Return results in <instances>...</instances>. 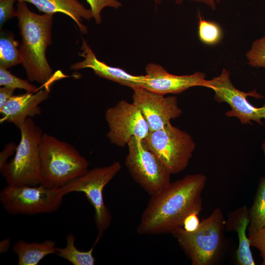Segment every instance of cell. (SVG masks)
<instances>
[{"label": "cell", "mask_w": 265, "mask_h": 265, "mask_svg": "<svg viewBox=\"0 0 265 265\" xmlns=\"http://www.w3.org/2000/svg\"><path fill=\"white\" fill-rule=\"evenodd\" d=\"M133 91L132 103L140 110L148 124L150 132L162 129L171 120L179 117L182 113L175 96L164 97L144 88Z\"/></svg>", "instance_id": "obj_12"}, {"label": "cell", "mask_w": 265, "mask_h": 265, "mask_svg": "<svg viewBox=\"0 0 265 265\" xmlns=\"http://www.w3.org/2000/svg\"><path fill=\"white\" fill-rule=\"evenodd\" d=\"M11 245V239L10 238H6L1 240L0 242V253L6 252Z\"/></svg>", "instance_id": "obj_32"}, {"label": "cell", "mask_w": 265, "mask_h": 265, "mask_svg": "<svg viewBox=\"0 0 265 265\" xmlns=\"http://www.w3.org/2000/svg\"><path fill=\"white\" fill-rule=\"evenodd\" d=\"M19 42L12 33L1 32L0 38V66L8 69L21 64L22 57Z\"/></svg>", "instance_id": "obj_21"}, {"label": "cell", "mask_w": 265, "mask_h": 265, "mask_svg": "<svg viewBox=\"0 0 265 265\" xmlns=\"http://www.w3.org/2000/svg\"><path fill=\"white\" fill-rule=\"evenodd\" d=\"M225 222L222 210L217 208L200 221L196 230L187 232L182 227L171 234L192 265H213L225 247Z\"/></svg>", "instance_id": "obj_4"}, {"label": "cell", "mask_w": 265, "mask_h": 265, "mask_svg": "<svg viewBox=\"0 0 265 265\" xmlns=\"http://www.w3.org/2000/svg\"><path fill=\"white\" fill-rule=\"evenodd\" d=\"M251 246L257 249L262 259V265H265V227L248 232Z\"/></svg>", "instance_id": "obj_26"}, {"label": "cell", "mask_w": 265, "mask_h": 265, "mask_svg": "<svg viewBox=\"0 0 265 265\" xmlns=\"http://www.w3.org/2000/svg\"><path fill=\"white\" fill-rule=\"evenodd\" d=\"M246 57L251 67L265 68V35L253 42Z\"/></svg>", "instance_id": "obj_24"}, {"label": "cell", "mask_w": 265, "mask_h": 265, "mask_svg": "<svg viewBox=\"0 0 265 265\" xmlns=\"http://www.w3.org/2000/svg\"><path fill=\"white\" fill-rule=\"evenodd\" d=\"M248 232L265 227V177L259 181L252 206L249 209Z\"/></svg>", "instance_id": "obj_20"}, {"label": "cell", "mask_w": 265, "mask_h": 265, "mask_svg": "<svg viewBox=\"0 0 265 265\" xmlns=\"http://www.w3.org/2000/svg\"><path fill=\"white\" fill-rule=\"evenodd\" d=\"M156 4H159L161 0H153ZM177 4H180L185 0H175ZM192 1L201 2L206 4L210 6L212 9L215 10L216 8V3L214 0H188Z\"/></svg>", "instance_id": "obj_31"}, {"label": "cell", "mask_w": 265, "mask_h": 265, "mask_svg": "<svg viewBox=\"0 0 265 265\" xmlns=\"http://www.w3.org/2000/svg\"><path fill=\"white\" fill-rule=\"evenodd\" d=\"M204 87L214 91V99L216 102L229 105L230 109L225 113L228 117H236L243 125H252V121L264 125L262 120L265 119V102L262 106L258 107L247 100L249 96L262 99L263 96L256 89L246 92L237 89L233 85L228 70L223 69L219 76L206 80Z\"/></svg>", "instance_id": "obj_10"}, {"label": "cell", "mask_w": 265, "mask_h": 265, "mask_svg": "<svg viewBox=\"0 0 265 265\" xmlns=\"http://www.w3.org/2000/svg\"><path fill=\"white\" fill-rule=\"evenodd\" d=\"M86 1L90 7L93 18L97 24H100L102 22L101 13L104 8L118 9L122 6V3L118 0H86Z\"/></svg>", "instance_id": "obj_25"}, {"label": "cell", "mask_w": 265, "mask_h": 265, "mask_svg": "<svg viewBox=\"0 0 265 265\" xmlns=\"http://www.w3.org/2000/svg\"><path fill=\"white\" fill-rule=\"evenodd\" d=\"M80 49L82 52L80 55L83 59L81 61L72 64L70 67L71 69L78 70L90 68L96 75L120 85L129 87L133 90L144 88L145 75H133L120 68L110 66L100 61L83 38Z\"/></svg>", "instance_id": "obj_14"}, {"label": "cell", "mask_w": 265, "mask_h": 265, "mask_svg": "<svg viewBox=\"0 0 265 265\" xmlns=\"http://www.w3.org/2000/svg\"><path fill=\"white\" fill-rule=\"evenodd\" d=\"M0 85L15 89H24L29 92H35L39 89L27 80L13 75L7 69L1 66H0Z\"/></svg>", "instance_id": "obj_23"}, {"label": "cell", "mask_w": 265, "mask_h": 265, "mask_svg": "<svg viewBox=\"0 0 265 265\" xmlns=\"http://www.w3.org/2000/svg\"><path fill=\"white\" fill-rule=\"evenodd\" d=\"M196 213H192L187 215L184 220L183 228L187 232H193L196 230L200 223Z\"/></svg>", "instance_id": "obj_28"}, {"label": "cell", "mask_w": 265, "mask_h": 265, "mask_svg": "<svg viewBox=\"0 0 265 265\" xmlns=\"http://www.w3.org/2000/svg\"><path fill=\"white\" fill-rule=\"evenodd\" d=\"M207 178L202 173L189 174L171 183L151 195L136 228L139 235L171 234L183 227L186 217L202 210V194Z\"/></svg>", "instance_id": "obj_1"}, {"label": "cell", "mask_w": 265, "mask_h": 265, "mask_svg": "<svg viewBox=\"0 0 265 265\" xmlns=\"http://www.w3.org/2000/svg\"><path fill=\"white\" fill-rule=\"evenodd\" d=\"M53 16L37 14L29 9L25 2H18L17 4L16 17L21 37V64L28 80L43 85L60 77L53 74L46 56L47 48L52 43Z\"/></svg>", "instance_id": "obj_2"}, {"label": "cell", "mask_w": 265, "mask_h": 265, "mask_svg": "<svg viewBox=\"0 0 265 265\" xmlns=\"http://www.w3.org/2000/svg\"><path fill=\"white\" fill-rule=\"evenodd\" d=\"M21 138L14 157L0 169L9 185L41 184L39 145L43 132L31 117L19 128Z\"/></svg>", "instance_id": "obj_5"}, {"label": "cell", "mask_w": 265, "mask_h": 265, "mask_svg": "<svg viewBox=\"0 0 265 265\" xmlns=\"http://www.w3.org/2000/svg\"><path fill=\"white\" fill-rule=\"evenodd\" d=\"M17 146V145L13 143L5 145L3 150L0 153V169L8 162V158L15 154Z\"/></svg>", "instance_id": "obj_29"}, {"label": "cell", "mask_w": 265, "mask_h": 265, "mask_svg": "<svg viewBox=\"0 0 265 265\" xmlns=\"http://www.w3.org/2000/svg\"><path fill=\"white\" fill-rule=\"evenodd\" d=\"M250 223L249 209L244 206L228 213L225 229L235 232L238 238L236 261L238 265H255L247 229Z\"/></svg>", "instance_id": "obj_16"}, {"label": "cell", "mask_w": 265, "mask_h": 265, "mask_svg": "<svg viewBox=\"0 0 265 265\" xmlns=\"http://www.w3.org/2000/svg\"><path fill=\"white\" fill-rule=\"evenodd\" d=\"M198 36L200 41L208 45H214L218 43L222 37V31L220 26L212 21L206 20L198 13Z\"/></svg>", "instance_id": "obj_22"}, {"label": "cell", "mask_w": 265, "mask_h": 265, "mask_svg": "<svg viewBox=\"0 0 265 265\" xmlns=\"http://www.w3.org/2000/svg\"><path fill=\"white\" fill-rule=\"evenodd\" d=\"M127 145V168L134 181L150 196L158 193L171 183V174L144 139L132 137Z\"/></svg>", "instance_id": "obj_8"}, {"label": "cell", "mask_w": 265, "mask_h": 265, "mask_svg": "<svg viewBox=\"0 0 265 265\" xmlns=\"http://www.w3.org/2000/svg\"><path fill=\"white\" fill-rule=\"evenodd\" d=\"M144 140L171 174L186 169L196 147L189 133L170 122L160 130L150 132Z\"/></svg>", "instance_id": "obj_9"}, {"label": "cell", "mask_w": 265, "mask_h": 265, "mask_svg": "<svg viewBox=\"0 0 265 265\" xmlns=\"http://www.w3.org/2000/svg\"><path fill=\"white\" fill-rule=\"evenodd\" d=\"M144 88L156 94H180L190 87L204 86L205 74L198 72L190 75H176L169 73L162 66L154 63L145 68Z\"/></svg>", "instance_id": "obj_13"}, {"label": "cell", "mask_w": 265, "mask_h": 265, "mask_svg": "<svg viewBox=\"0 0 265 265\" xmlns=\"http://www.w3.org/2000/svg\"><path fill=\"white\" fill-rule=\"evenodd\" d=\"M110 143L119 147L127 145L132 137L144 139L150 132L146 120L139 108L125 100L106 109L105 114Z\"/></svg>", "instance_id": "obj_11"}, {"label": "cell", "mask_w": 265, "mask_h": 265, "mask_svg": "<svg viewBox=\"0 0 265 265\" xmlns=\"http://www.w3.org/2000/svg\"><path fill=\"white\" fill-rule=\"evenodd\" d=\"M41 184L59 188L85 174L89 162L70 144L43 133L39 145Z\"/></svg>", "instance_id": "obj_3"}, {"label": "cell", "mask_w": 265, "mask_h": 265, "mask_svg": "<svg viewBox=\"0 0 265 265\" xmlns=\"http://www.w3.org/2000/svg\"><path fill=\"white\" fill-rule=\"evenodd\" d=\"M121 169V165L118 161L106 166L95 167L59 188L64 196L74 192L84 193L92 205L98 232L95 240L97 242L109 228L112 219L111 214L104 202L103 190Z\"/></svg>", "instance_id": "obj_6"}, {"label": "cell", "mask_w": 265, "mask_h": 265, "mask_svg": "<svg viewBox=\"0 0 265 265\" xmlns=\"http://www.w3.org/2000/svg\"><path fill=\"white\" fill-rule=\"evenodd\" d=\"M64 195L59 188L37 186L9 185L0 192V201L8 213L33 215L49 213L61 206Z\"/></svg>", "instance_id": "obj_7"}, {"label": "cell", "mask_w": 265, "mask_h": 265, "mask_svg": "<svg viewBox=\"0 0 265 265\" xmlns=\"http://www.w3.org/2000/svg\"><path fill=\"white\" fill-rule=\"evenodd\" d=\"M51 84H46L44 88L35 92L13 95L0 109V122L11 123L19 128L27 118L39 115L41 110L39 105L49 98Z\"/></svg>", "instance_id": "obj_15"}, {"label": "cell", "mask_w": 265, "mask_h": 265, "mask_svg": "<svg viewBox=\"0 0 265 265\" xmlns=\"http://www.w3.org/2000/svg\"><path fill=\"white\" fill-rule=\"evenodd\" d=\"M15 89L2 86L0 88V109H1L9 99L13 96Z\"/></svg>", "instance_id": "obj_30"}, {"label": "cell", "mask_w": 265, "mask_h": 265, "mask_svg": "<svg viewBox=\"0 0 265 265\" xmlns=\"http://www.w3.org/2000/svg\"><path fill=\"white\" fill-rule=\"evenodd\" d=\"M56 247L55 242L51 240L27 242L21 239L13 245V250L17 256L18 265H37L45 257L55 254Z\"/></svg>", "instance_id": "obj_18"}, {"label": "cell", "mask_w": 265, "mask_h": 265, "mask_svg": "<svg viewBox=\"0 0 265 265\" xmlns=\"http://www.w3.org/2000/svg\"><path fill=\"white\" fill-rule=\"evenodd\" d=\"M215 0V1H219V0Z\"/></svg>", "instance_id": "obj_34"}, {"label": "cell", "mask_w": 265, "mask_h": 265, "mask_svg": "<svg viewBox=\"0 0 265 265\" xmlns=\"http://www.w3.org/2000/svg\"><path fill=\"white\" fill-rule=\"evenodd\" d=\"M17 0H0V26L1 29L3 24L16 17V8L14 4Z\"/></svg>", "instance_id": "obj_27"}, {"label": "cell", "mask_w": 265, "mask_h": 265, "mask_svg": "<svg viewBox=\"0 0 265 265\" xmlns=\"http://www.w3.org/2000/svg\"><path fill=\"white\" fill-rule=\"evenodd\" d=\"M261 148L264 154L265 155V139L264 140L263 143H262Z\"/></svg>", "instance_id": "obj_33"}, {"label": "cell", "mask_w": 265, "mask_h": 265, "mask_svg": "<svg viewBox=\"0 0 265 265\" xmlns=\"http://www.w3.org/2000/svg\"><path fill=\"white\" fill-rule=\"evenodd\" d=\"M18 2H28L34 5L39 11L54 14L61 12L69 16L76 23L80 32L87 33V27L82 23V19L93 18L90 9H87L78 0H17Z\"/></svg>", "instance_id": "obj_17"}, {"label": "cell", "mask_w": 265, "mask_h": 265, "mask_svg": "<svg viewBox=\"0 0 265 265\" xmlns=\"http://www.w3.org/2000/svg\"><path fill=\"white\" fill-rule=\"evenodd\" d=\"M66 245L63 248L56 247L55 254L73 265H94L95 259L93 251L97 242H95L87 251L80 250L75 246V237L73 234H68L66 237Z\"/></svg>", "instance_id": "obj_19"}]
</instances>
